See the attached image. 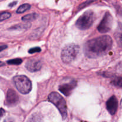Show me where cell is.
I'll return each mask as SVG.
<instances>
[{
    "label": "cell",
    "mask_w": 122,
    "mask_h": 122,
    "mask_svg": "<svg viewBox=\"0 0 122 122\" xmlns=\"http://www.w3.org/2000/svg\"><path fill=\"white\" fill-rule=\"evenodd\" d=\"M106 108L110 114L114 115L116 113L118 108V101L115 96H112L106 102Z\"/></svg>",
    "instance_id": "cell-10"
},
{
    "label": "cell",
    "mask_w": 122,
    "mask_h": 122,
    "mask_svg": "<svg viewBox=\"0 0 122 122\" xmlns=\"http://www.w3.org/2000/svg\"><path fill=\"white\" fill-rule=\"evenodd\" d=\"M111 83L113 84L117 88H122V77H116L112 79L111 81Z\"/></svg>",
    "instance_id": "cell-14"
},
{
    "label": "cell",
    "mask_w": 122,
    "mask_h": 122,
    "mask_svg": "<svg viewBox=\"0 0 122 122\" xmlns=\"http://www.w3.org/2000/svg\"><path fill=\"white\" fill-rule=\"evenodd\" d=\"M42 66V62L38 59H31L27 61L25 64V67L30 72L39 71Z\"/></svg>",
    "instance_id": "cell-9"
},
{
    "label": "cell",
    "mask_w": 122,
    "mask_h": 122,
    "mask_svg": "<svg viewBox=\"0 0 122 122\" xmlns=\"http://www.w3.org/2000/svg\"><path fill=\"white\" fill-rule=\"evenodd\" d=\"M30 26V23H25V24H19L15 26H13L11 27L10 29H14V30H26L29 29Z\"/></svg>",
    "instance_id": "cell-13"
},
{
    "label": "cell",
    "mask_w": 122,
    "mask_h": 122,
    "mask_svg": "<svg viewBox=\"0 0 122 122\" xmlns=\"http://www.w3.org/2000/svg\"><path fill=\"white\" fill-rule=\"evenodd\" d=\"M41 49L39 47H35L30 49V50H29V52L30 54H33L35 53V52H41Z\"/></svg>",
    "instance_id": "cell-19"
},
{
    "label": "cell",
    "mask_w": 122,
    "mask_h": 122,
    "mask_svg": "<svg viewBox=\"0 0 122 122\" xmlns=\"http://www.w3.org/2000/svg\"><path fill=\"white\" fill-rule=\"evenodd\" d=\"M15 88L22 94H27L31 91L32 82L29 79L24 75H18L13 78Z\"/></svg>",
    "instance_id": "cell-4"
},
{
    "label": "cell",
    "mask_w": 122,
    "mask_h": 122,
    "mask_svg": "<svg viewBox=\"0 0 122 122\" xmlns=\"http://www.w3.org/2000/svg\"><path fill=\"white\" fill-rule=\"evenodd\" d=\"M114 38L119 46L122 48V24L119 22L114 32Z\"/></svg>",
    "instance_id": "cell-11"
},
{
    "label": "cell",
    "mask_w": 122,
    "mask_h": 122,
    "mask_svg": "<svg viewBox=\"0 0 122 122\" xmlns=\"http://www.w3.org/2000/svg\"><path fill=\"white\" fill-rule=\"evenodd\" d=\"M30 8V5L29 4H24L18 8V9L16 11V13H19V14L23 13L26 11L29 10Z\"/></svg>",
    "instance_id": "cell-15"
},
{
    "label": "cell",
    "mask_w": 122,
    "mask_h": 122,
    "mask_svg": "<svg viewBox=\"0 0 122 122\" xmlns=\"http://www.w3.org/2000/svg\"><path fill=\"white\" fill-rule=\"evenodd\" d=\"M113 46L110 36L104 35L88 41L83 46L85 55L89 58H97L107 54Z\"/></svg>",
    "instance_id": "cell-1"
},
{
    "label": "cell",
    "mask_w": 122,
    "mask_h": 122,
    "mask_svg": "<svg viewBox=\"0 0 122 122\" xmlns=\"http://www.w3.org/2000/svg\"><path fill=\"white\" fill-rule=\"evenodd\" d=\"M77 86V82L75 80L67 82V83L61 84L58 87L60 91L65 96H69Z\"/></svg>",
    "instance_id": "cell-7"
},
{
    "label": "cell",
    "mask_w": 122,
    "mask_h": 122,
    "mask_svg": "<svg viewBox=\"0 0 122 122\" xmlns=\"http://www.w3.org/2000/svg\"><path fill=\"white\" fill-rule=\"evenodd\" d=\"M19 97L15 91L9 89L7 92L5 99V104L8 107H13L17 104Z\"/></svg>",
    "instance_id": "cell-8"
},
{
    "label": "cell",
    "mask_w": 122,
    "mask_h": 122,
    "mask_svg": "<svg viewBox=\"0 0 122 122\" xmlns=\"http://www.w3.org/2000/svg\"><path fill=\"white\" fill-rule=\"evenodd\" d=\"M113 19L112 14L109 12H107L104 15L102 20L98 26V30L100 33H104L109 32L112 27Z\"/></svg>",
    "instance_id": "cell-6"
},
{
    "label": "cell",
    "mask_w": 122,
    "mask_h": 122,
    "mask_svg": "<svg viewBox=\"0 0 122 122\" xmlns=\"http://www.w3.org/2000/svg\"><path fill=\"white\" fill-rule=\"evenodd\" d=\"M4 65H5L4 63H3V62H2V61H0V67L4 66Z\"/></svg>",
    "instance_id": "cell-23"
},
{
    "label": "cell",
    "mask_w": 122,
    "mask_h": 122,
    "mask_svg": "<svg viewBox=\"0 0 122 122\" xmlns=\"http://www.w3.org/2000/svg\"><path fill=\"white\" fill-rule=\"evenodd\" d=\"M11 14L9 12H2L0 13V21H4L5 20L9 19L11 17Z\"/></svg>",
    "instance_id": "cell-17"
},
{
    "label": "cell",
    "mask_w": 122,
    "mask_h": 122,
    "mask_svg": "<svg viewBox=\"0 0 122 122\" xmlns=\"http://www.w3.org/2000/svg\"><path fill=\"white\" fill-rule=\"evenodd\" d=\"M120 107H121L122 108V100H121V102H120Z\"/></svg>",
    "instance_id": "cell-24"
},
{
    "label": "cell",
    "mask_w": 122,
    "mask_h": 122,
    "mask_svg": "<svg viewBox=\"0 0 122 122\" xmlns=\"http://www.w3.org/2000/svg\"><path fill=\"white\" fill-rule=\"evenodd\" d=\"M5 114V110L3 108H0V120L2 119V117L4 116Z\"/></svg>",
    "instance_id": "cell-20"
},
{
    "label": "cell",
    "mask_w": 122,
    "mask_h": 122,
    "mask_svg": "<svg viewBox=\"0 0 122 122\" xmlns=\"http://www.w3.org/2000/svg\"><path fill=\"white\" fill-rule=\"evenodd\" d=\"M95 20V15L92 11L88 10L78 18L76 21V26L81 30H86L91 27Z\"/></svg>",
    "instance_id": "cell-5"
},
{
    "label": "cell",
    "mask_w": 122,
    "mask_h": 122,
    "mask_svg": "<svg viewBox=\"0 0 122 122\" xmlns=\"http://www.w3.org/2000/svg\"><path fill=\"white\" fill-rule=\"evenodd\" d=\"M17 1H14V2H12L10 4L8 5V6H9L10 7H14V5H15L17 4Z\"/></svg>",
    "instance_id": "cell-22"
},
{
    "label": "cell",
    "mask_w": 122,
    "mask_h": 122,
    "mask_svg": "<svg viewBox=\"0 0 122 122\" xmlns=\"http://www.w3.org/2000/svg\"><path fill=\"white\" fill-rule=\"evenodd\" d=\"M38 17V14L37 13H31V14H27V15H25V16H23L21 18V20L23 21H33L35 19H36Z\"/></svg>",
    "instance_id": "cell-12"
},
{
    "label": "cell",
    "mask_w": 122,
    "mask_h": 122,
    "mask_svg": "<svg viewBox=\"0 0 122 122\" xmlns=\"http://www.w3.org/2000/svg\"><path fill=\"white\" fill-rule=\"evenodd\" d=\"M79 45L70 44L64 46L61 52V58L64 63L69 64L75 60L79 53Z\"/></svg>",
    "instance_id": "cell-2"
},
{
    "label": "cell",
    "mask_w": 122,
    "mask_h": 122,
    "mask_svg": "<svg viewBox=\"0 0 122 122\" xmlns=\"http://www.w3.org/2000/svg\"><path fill=\"white\" fill-rule=\"evenodd\" d=\"M8 46L6 45H0V52L2 51L3 50H5L6 48H7Z\"/></svg>",
    "instance_id": "cell-21"
},
{
    "label": "cell",
    "mask_w": 122,
    "mask_h": 122,
    "mask_svg": "<svg viewBox=\"0 0 122 122\" xmlns=\"http://www.w3.org/2000/svg\"><path fill=\"white\" fill-rule=\"evenodd\" d=\"M48 100L58 108L63 120L66 119L67 117V107L65 100L59 94L56 92H53L49 94Z\"/></svg>",
    "instance_id": "cell-3"
},
{
    "label": "cell",
    "mask_w": 122,
    "mask_h": 122,
    "mask_svg": "<svg viewBox=\"0 0 122 122\" xmlns=\"http://www.w3.org/2000/svg\"><path fill=\"white\" fill-rule=\"evenodd\" d=\"M95 1H96V0H87L86 2H83V3H82V4L80 5L79 7V9H82V8H83L85 7H86V6H87V5H88L91 4L92 2H94Z\"/></svg>",
    "instance_id": "cell-18"
},
{
    "label": "cell",
    "mask_w": 122,
    "mask_h": 122,
    "mask_svg": "<svg viewBox=\"0 0 122 122\" xmlns=\"http://www.w3.org/2000/svg\"><path fill=\"white\" fill-rule=\"evenodd\" d=\"M23 62L21 58H14V59L10 60L7 61V64L10 65H20Z\"/></svg>",
    "instance_id": "cell-16"
}]
</instances>
